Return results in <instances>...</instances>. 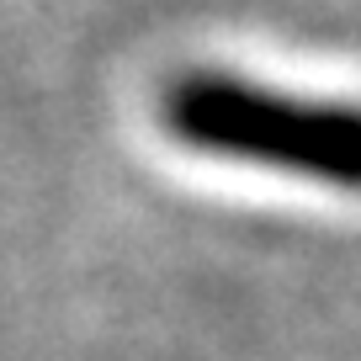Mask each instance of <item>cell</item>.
<instances>
[{"label":"cell","instance_id":"cell-1","mask_svg":"<svg viewBox=\"0 0 361 361\" xmlns=\"http://www.w3.org/2000/svg\"><path fill=\"white\" fill-rule=\"evenodd\" d=\"M159 123L192 154L361 197V106L350 102H314L224 69H192L165 85Z\"/></svg>","mask_w":361,"mask_h":361}]
</instances>
